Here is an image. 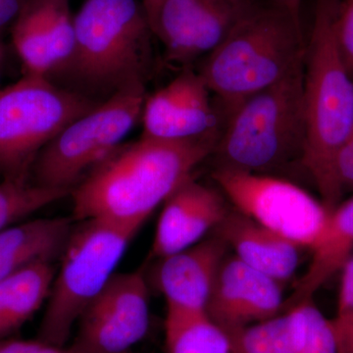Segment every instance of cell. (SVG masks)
Returning a JSON list of instances; mask_svg holds the SVG:
<instances>
[{
    "instance_id": "29",
    "label": "cell",
    "mask_w": 353,
    "mask_h": 353,
    "mask_svg": "<svg viewBox=\"0 0 353 353\" xmlns=\"http://www.w3.org/2000/svg\"><path fill=\"white\" fill-rule=\"evenodd\" d=\"M28 0H0V30L14 22Z\"/></svg>"
},
{
    "instance_id": "23",
    "label": "cell",
    "mask_w": 353,
    "mask_h": 353,
    "mask_svg": "<svg viewBox=\"0 0 353 353\" xmlns=\"http://www.w3.org/2000/svg\"><path fill=\"white\" fill-rule=\"evenodd\" d=\"M71 192L43 187L28 180L3 179L0 183V231L70 196Z\"/></svg>"
},
{
    "instance_id": "7",
    "label": "cell",
    "mask_w": 353,
    "mask_h": 353,
    "mask_svg": "<svg viewBox=\"0 0 353 353\" xmlns=\"http://www.w3.org/2000/svg\"><path fill=\"white\" fill-rule=\"evenodd\" d=\"M99 104L26 74L0 90V173L28 180L44 146L65 127Z\"/></svg>"
},
{
    "instance_id": "24",
    "label": "cell",
    "mask_w": 353,
    "mask_h": 353,
    "mask_svg": "<svg viewBox=\"0 0 353 353\" xmlns=\"http://www.w3.org/2000/svg\"><path fill=\"white\" fill-rule=\"evenodd\" d=\"M306 331L299 353H338L331 320L327 319L311 301H304Z\"/></svg>"
},
{
    "instance_id": "3",
    "label": "cell",
    "mask_w": 353,
    "mask_h": 353,
    "mask_svg": "<svg viewBox=\"0 0 353 353\" xmlns=\"http://www.w3.org/2000/svg\"><path fill=\"white\" fill-rule=\"evenodd\" d=\"M343 2L315 0L303 65L304 171L330 210L340 203L343 196L334 166L353 126V77L341 55L338 39Z\"/></svg>"
},
{
    "instance_id": "19",
    "label": "cell",
    "mask_w": 353,
    "mask_h": 353,
    "mask_svg": "<svg viewBox=\"0 0 353 353\" xmlns=\"http://www.w3.org/2000/svg\"><path fill=\"white\" fill-rule=\"evenodd\" d=\"M73 229V220L55 217L25 221L0 231V280L61 256Z\"/></svg>"
},
{
    "instance_id": "13",
    "label": "cell",
    "mask_w": 353,
    "mask_h": 353,
    "mask_svg": "<svg viewBox=\"0 0 353 353\" xmlns=\"http://www.w3.org/2000/svg\"><path fill=\"white\" fill-rule=\"evenodd\" d=\"M282 283L227 256L221 265L205 312L230 334L275 317L284 307Z\"/></svg>"
},
{
    "instance_id": "14",
    "label": "cell",
    "mask_w": 353,
    "mask_h": 353,
    "mask_svg": "<svg viewBox=\"0 0 353 353\" xmlns=\"http://www.w3.org/2000/svg\"><path fill=\"white\" fill-rule=\"evenodd\" d=\"M155 231L152 256L161 259L182 252L217 229L230 209L219 189L190 176L164 202Z\"/></svg>"
},
{
    "instance_id": "9",
    "label": "cell",
    "mask_w": 353,
    "mask_h": 353,
    "mask_svg": "<svg viewBox=\"0 0 353 353\" xmlns=\"http://www.w3.org/2000/svg\"><path fill=\"white\" fill-rule=\"evenodd\" d=\"M211 176L236 210L301 248L310 250L328 221L331 210L290 179L228 169Z\"/></svg>"
},
{
    "instance_id": "15",
    "label": "cell",
    "mask_w": 353,
    "mask_h": 353,
    "mask_svg": "<svg viewBox=\"0 0 353 353\" xmlns=\"http://www.w3.org/2000/svg\"><path fill=\"white\" fill-rule=\"evenodd\" d=\"M12 41L26 74L48 77L73 50L68 0H28L14 21Z\"/></svg>"
},
{
    "instance_id": "25",
    "label": "cell",
    "mask_w": 353,
    "mask_h": 353,
    "mask_svg": "<svg viewBox=\"0 0 353 353\" xmlns=\"http://www.w3.org/2000/svg\"><path fill=\"white\" fill-rule=\"evenodd\" d=\"M339 46L353 77V0H343L338 24Z\"/></svg>"
},
{
    "instance_id": "1",
    "label": "cell",
    "mask_w": 353,
    "mask_h": 353,
    "mask_svg": "<svg viewBox=\"0 0 353 353\" xmlns=\"http://www.w3.org/2000/svg\"><path fill=\"white\" fill-rule=\"evenodd\" d=\"M221 134L188 141L143 138L120 145L72 190L76 221L146 220L214 152Z\"/></svg>"
},
{
    "instance_id": "6",
    "label": "cell",
    "mask_w": 353,
    "mask_h": 353,
    "mask_svg": "<svg viewBox=\"0 0 353 353\" xmlns=\"http://www.w3.org/2000/svg\"><path fill=\"white\" fill-rule=\"evenodd\" d=\"M143 226L88 219L74 228L55 273L38 340L58 347L66 345L83 311L113 277Z\"/></svg>"
},
{
    "instance_id": "26",
    "label": "cell",
    "mask_w": 353,
    "mask_h": 353,
    "mask_svg": "<svg viewBox=\"0 0 353 353\" xmlns=\"http://www.w3.org/2000/svg\"><path fill=\"white\" fill-rule=\"evenodd\" d=\"M336 182L341 192H353V126L336 157Z\"/></svg>"
},
{
    "instance_id": "20",
    "label": "cell",
    "mask_w": 353,
    "mask_h": 353,
    "mask_svg": "<svg viewBox=\"0 0 353 353\" xmlns=\"http://www.w3.org/2000/svg\"><path fill=\"white\" fill-rule=\"evenodd\" d=\"M57 269L39 262L0 280V341L29 321L50 296Z\"/></svg>"
},
{
    "instance_id": "32",
    "label": "cell",
    "mask_w": 353,
    "mask_h": 353,
    "mask_svg": "<svg viewBox=\"0 0 353 353\" xmlns=\"http://www.w3.org/2000/svg\"><path fill=\"white\" fill-rule=\"evenodd\" d=\"M125 353H134V352H131V350H130V352H125Z\"/></svg>"
},
{
    "instance_id": "5",
    "label": "cell",
    "mask_w": 353,
    "mask_h": 353,
    "mask_svg": "<svg viewBox=\"0 0 353 353\" xmlns=\"http://www.w3.org/2000/svg\"><path fill=\"white\" fill-rule=\"evenodd\" d=\"M305 39L277 7L257 6L204 57L199 73L226 121L246 99L275 85L304 62Z\"/></svg>"
},
{
    "instance_id": "4",
    "label": "cell",
    "mask_w": 353,
    "mask_h": 353,
    "mask_svg": "<svg viewBox=\"0 0 353 353\" xmlns=\"http://www.w3.org/2000/svg\"><path fill=\"white\" fill-rule=\"evenodd\" d=\"M303 65L234 109L210 157L214 169L282 178L296 168L304 171Z\"/></svg>"
},
{
    "instance_id": "2",
    "label": "cell",
    "mask_w": 353,
    "mask_h": 353,
    "mask_svg": "<svg viewBox=\"0 0 353 353\" xmlns=\"http://www.w3.org/2000/svg\"><path fill=\"white\" fill-rule=\"evenodd\" d=\"M74 30L73 50L46 77L51 82L97 104L145 88L154 34L141 1L85 0Z\"/></svg>"
},
{
    "instance_id": "8",
    "label": "cell",
    "mask_w": 353,
    "mask_h": 353,
    "mask_svg": "<svg viewBox=\"0 0 353 353\" xmlns=\"http://www.w3.org/2000/svg\"><path fill=\"white\" fill-rule=\"evenodd\" d=\"M145 88H131L70 123L39 153L32 167L34 183L73 190L141 121Z\"/></svg>"
},
{
    "instance_id": "21",
    "label": "cell",
    "mask_w": 353,
    "mask_h": 353,
    "mask_svg": "<svg viewBox=\"0 0 353 353\" xmlns=\"http://www.w3.org/2000/svg\"><path fill=\"white\" fill-rule=\"evenodd\" d=\"M165 343L168 353H240L236 341L205 311L167 306Z\"/></svg>"
},
{
    "instance_id": "11",
    "label": "cell",
    "mask_w": 353,
    "mask_h": 353,
    "mask_svg": "<svg viewBox=\"0 0 353 353\" xmlns=\"http://www.w3.org/2000/svg\"><path fill=\"white\" fill-rule=\"evenodd\" d=\"M253 0H163L154 37L168 63L189 68L216 50L257 8Z\"/></svg>"
},
{
    "instance_id": "17",
    "label": "cell",
    "mask_w": 353,
    "mask_h": 353,
    "mask_svg": "<svg viewBox=\"0 0 353 353\" xmlns=\"http://www.w3.org/2000/svg\"><path fill=\"white\" fill-rule=\"evenodd\" d=\"M217 234L234 256L278 282L284 283L296 273L303 248L236 209L221 222Z\"/></svg>"
},
{
    "instance_id": "31",
    "label": "cell",
    "mask_w": 353,
    "mask_h": 353,
    "mask_svg": "<svg viewBox=\"0 0 353 353\" xmlns=\"http://www.w3.org/2000/svg\"><path fill=\"white\" fill-rule=\"evenodd\" d=\"M141 6L145 9L146 16H148V22H150L152 32H154L158 12H159L160 6H161L163 0H141Z\"/></svg>"
},
{
    "instance_id": "16",
    "label": "cell",
    "mask_w": 353,
    "mask_h": 353,
    "mask_svg": "<svg viewBox=\"0 0 353 353\" xmlns=\"http://www.w3.org/2000/svg\"><path fill=\"white\" fill-rule=\"evenodd\" d=\"M228 248L216 234L160 259L157 285L167 306L205 311Z\"/></svg>"
},
{
    "instance_id": "18",
    "label": "cell",
    "mask_w": 353,
    "mask_h": 353,
    "mask_svg": "<svg viewBox=\"0 0 353 353\" xmlns=\"http://www.w3.org/2000/svg\"><path fill=\"white\" fill-rule=\"evenodd\" d=\"M310 250L312 259L307 270L284 303L288 310L311 301L315 292L353 256V196L331 210L324 229Z\"/></svg>"
},
{
    "instance_id": "30",
    "label": "cell",
    "mask_w": 353,
    "mask_h": 353,
    "mask_svg": "<svg viewBox=\"0 0 353 353\" xmlns=\"http://www.w3.org/2000/svg\"><path fill=\"white\" fill-rule=\"evenodd\" d=\"M271 4L289 15L292 21L303 29V19H301L303 0H271Z\"/></svg>"
},
{
    "instance_id": "22",
    "label": "cell",
    "mask_w": 353,
    "mask_h": 353,
    "mask_svg": "<svg viewBox=\"0 0 353 353\" xmlns=\"http://www.w3.org/2000/svg\"><path fill=\"white\" fill-rule=\"evenodd\" d=\"M306 331L304 303L231 334L240 353H299Z\"/></svg>"
},
{
    "instance_id": "10",
    "label": "cell",
    "mask_w": 353,
    "mask_h": 353,
    "mask_svg": "<svg viewBox=\"0 0 353 353\" xmlns=\"http://www.w3.org/2000/svg\"><path fill=\"white\" fill-rule=\"evenodd\" d=\"M76 353H125L150 327V292L141 271L115 273L79 318Z\"/></svg>"
},
{
    "instance_id": "27",
    "label": "cell",
    "mask_w": 353,
    "mask_h": 353,
    "mask_svg": "<svg viewBox=\"0 0 353 353\" xmlns=\"http://www.w3.org/2000/svg\"><path fill=\"white\" fill-rule=\"evenodd\" d=\"M340 294H339L336 318L353 316V256L341 269Z\"/></svg>"
},
{
    "instance_id": "28",
    "label": "cell",
    "mask_w": 353,
    "mask_h": 353,
    "mask_svg": "<svg viewBox=\"0 0 353 353\" xmlns=\"http://www.w3.org/2000/svg\"><path fill=\"white\" fill-rule=\"evenodd\" d=\"M338 353H353V316L331 320Z\"/></svg>"
},
{
    "instance_id": "12",
    "label": "cell",
    "mask_w": 353,
    "mask_h": 353,
    "mask_svg": "<svg viewBox=\"0 0 353 353\" xmlns=\"http://www.w3.org/2000/svg\"><path fill=\"white\" fill-rule=\"evenodd\" d=\"M141 121L143 138L188 141L221 134L226 117L201 74L185 68L146 97Z\"/></svg>"
}]
</instances>
